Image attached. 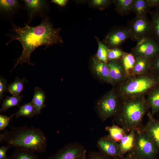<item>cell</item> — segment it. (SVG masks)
Instances as JSON below:
<instances>
[{
    "label": "cell",
    "instance_id": "6da1fadb",
    "mask_svg": "<svg viewBox=\"0 0 159 159\" xmlns=\"http://www.w3.org/2000/svg\"><path fill=\"white\" fill-rule=\"evenodd\" d=\"M42 19L39 24L34 26L27 25L25 22V26L21 27L12 22V28L9 30L11 33L5 34L10 38L6 43V45L17 40L21 43L23 48L22 53L16 59V63L11 72L19 64L21 66L24 63L34 65L30 61V56L35 49L40 46L45 45L46 49L54 44L63 43L59 34L61 28H54L48 16Z\"/></svg>",
    "mask_w": 159,
    "mask_h": 159
},
{
    "label": "cell",
    "instance_id": "7a4b0ae2",
    "mask_svg": "<svg viewBox=\"0 0 159 159\" xmlns=\"http://www.w3.org/2000/svg\"><path fill=\"white\" fill-rule=\"evenodd\" d=\"M11 129L0 134V143L33 153L45 152L47 146V138L38 128L27 126L11 127Z\"/></svg>",
    "mask_w": 159,
    "mask_h": 159
},
{
    "label": "cell",
    "instance_id": "3957f363",
    "mask_svg": "<svg viewBox=\"0 0 159 159\" xmlns=\"http://www.w3.org/2000/svg\"><path fill=\"white\" fill-rule=\"evenodd\" d=\"M150 109L145 96L119 98L118 109L112 117L113 120L128 134L143 125V117Z\"/></svg>",
    "mask_w": 159,
    "mask_h": 159
},
{
    "label": "cell",
    "instance_id": "277c9868",
    "mask_svg": "<svg viewBox=\"0 0 159 159\" xmlns=\"http://www.w3.org/2000/svg\"><path fill=\"white\" fill-rule=\"evenodd\" d=\"M159 85V73L151 69L142 74L131 75L113 87L119 98L145 96Z\"/></svg>",
    "mask_w": 159,
    "mask_h": 159
},
{
    "label": "cell",
    "instance_id": "5b68a950",
    "mask_svg": "<svg viewBox=\"0 0 159 159\" xmlns=\"http://www.w3.org/2000/svg\"><path fill=\"white\" fill-rule=\"evenodd\" d=\"M143 125L136 130L135 145L132 152L140 159H157L159 153L158 146Z\"/></svg>",
    "mask_w": 159,
    "mask_h": 159
},
{
    "label": "cell",
    "instance_id": "8992f818",
    "mask_svg": "<svg viewBox=\"0 0 159 159\" xmlns=\"http://www.w3.org/2000/svg\"><path fill=\"white\" fill-rule=\"evenodd\" d=\"M119 103V98L113 88L95 101V109L100 119L104 122L116 114Z\"/></svg>",
    "mask_w": 159,
    "mask_h": 159
},
{
    "label": "cell",
    "instance_id": "52a82bcc",
    "mask_svg": "<svg viewBox=\"0 0 159 159\" xmlns=\"http://www.w3.org/2000/svg\"><path fill=\"white\" fill-rule=\"evenodd\" d=\"M126 27L129 38L137 42L141 39L152 36L151 24L147 17L140 18L136 17L128 21Z\"/></svg>",
    "mask_w": 159,
    "mask_h": 159
},
{
    "label": "cell",
    "instance_id": "ba28073f",
    "mask_svg": "<svg viewBox=\"0 0 159 159\" xmlns=\"http://www.w3.org/2000/svg\"><path fill=\"white\" fill-rule=\"evenodd\" d=\"M23 9L27 14V21L26 24L29 25L36 16L42 18L46 16L50 11L49 4L46 0H23Z\"/></svg>",
    "mask_w": 159,
    "mask_h": 159
},
{
    "label": "cell",
    "instance_id": "9c48e42d",
    "mask_svg": "<svg viewBox=\"0 0 159 159\" xmlns=\"http://www.w3.org/2000/svg\"><path fill=\"white\" fill-rule=\"evenodd\" d=\"M135 57H143L152 60L159 52V44L152 36L144 38L137 42L131 52Z\"/></svg>",
    "mask_w": 159,
    "mask_h": 159
},
{
    "label": "cell",
    "instance_id": "30bf717a",
    "mask_svg": "<svg viewBox=\"0 0 159 159\" xmlns=\"http://www.w3.org/2000/svg\"><path fill=\"white\" fill-rule=\"evenodd\" d=\"M86 151L81 144L69 143L47 159H85Z\"/></svg>",
    "mask_w": 159,
    "mask_h": 159
},
{
    "label": "cell",
    "instance_id": "8fae6325",
    "mask_svg": "<svg viewBox=\"0 0 159 159\" xmlns=\"http://www.w3.org/2000/svg\"><path fill=\"white\" fill-rule=\"evenodd\" d=\"M88 66L91 74L95 79L102 82L115 86L110 76L107 63L100 61L94 55L90 57Z\"/></svg>",
    "mask_w": 159,
    "mask_h": 159
},
{
    "label": "cell",
    "instance_id": "7c38bea8",
    "mask_svg": "<svg viewBox=\"0 0 159 159\" xmlns=\"http://www.w3.org/2000/svg\"><path fill=\"white\" fill-rule=\"evenodd\" d=\"M128 38L129 34L126 27L114 26L106 34L102 42L109 49L120 47Z\"/></svg>",
    "mask_w": 159,
    "mask_h": 159
},
{
    "label": "cell",
    "instance_id": "4fadbf2b",
    "mask_svg": "<svg viewBox=\"0 0 159 159\" xmlns=\"http://www.w3.org/2000/svg\"><path fill=\"white\" fill-rule=\"evenodd\" d=\"M21 9H23L22 0H0V18L12 23L13 16Z\"/></svg>",
    "mask_w": 159,
    "mask_h": 159
},
{
    "label": "cell",
    "instance_id": "5bb4252c",
    "mask_svg": "<svg viewBox=\"0 0 159 159\" xmlns=\"http://www.w3.org/2000/svg\"><path fill=\"white\" fill-rule=\"evenodd\" d=\"M97 146L100 152L108 157L112 158L120 156L119 143L112 140L108 135L100 137Z\"/></svg>",
    "mask_w": 159,
    "mask_h": 159
},
{
    "label": "cell",
    "instance_id": "9a60e30c",
    "mask_svg": "<svg viewBox=\"0 0 159 159\" xmlns=\"http://www.w3.org/2000/svg\"><path fill=\"white\" fill-rule=\"evenodd\" d=\"M107 64L110 76L115 85L114 87L122 82L127 78L120 59L108 61Z\"/></svg>",
    "mask_w": 159,
    "mask_h": 159
},
{
    "label": "cell",
    "instance_id": "2e32d148",
    "mask_svg": "<svg viewBox=\"0 0 159 159\" xmlns=\"http://www.w3.org/2000/svg\"><path fill=\"white\" fill-rule=\"evenodd\" d=\"M136 130H133L125 135L119 143L120 156H124L134 149L136 143Z\"/></svg>",
    "mask_w": 159,
    "mask_h": 159
},
{
    "label": "cell",
    "instance_id": "e0dca14e",
    "mask_svg": "<svg viewBox=\"0 0 159 159\" xmlns=\"http://www.w3.org/2000/svg\"><path fill=\"white\" fill-rule=\"evenodd\" d=\"M147 116L148 121L143 128L154 140L159 150V120L155 118L149 111Z\"/></svg>",
    "mask_w": 159,
    "mask_h": 159
},
{
    "label": "cell",
    "instance_id": "ac0fdd59",
    "mask_svg": "<svg viewBox=\"0 0 159 159\" xmlns=\"http://www.w3.org/2000/svg\"><path fill=\"white\" fill-rule=\"evenodd\" d=\"M135 62L131 75L144 74L151 69V59L142 56L135 57Z\"/></svg>",
    "mask_w": 159,
    "mask_h": 159
},
{
    "label": "cell",
    "instance_id": "d6986e66",
    "mask_svg": "<svg viewBox=\"0 0 159 159\" xmlns=\"http://www.w3.org/2000/svg\"><path fill=\"white\" fill-rule=\"evenodd\" d=\"M34 92L31 102L35 109L36 115H37L41 114L42 109L46 107L45 102L46 96L44 91L39 87L35 88Z\"/></svg>",
    "mask_w": 159,
    "mask_h": 159
},
{
    "label": "cell",
    "instance_id": "ffe728a7",
    "mask_svg": "<svg viewBox=\"0 0 159 159\" xmlns=\"http://www.w3.org/2000/svg\"><path fill=\"white\" fill-rule=\"evenodd\" d=\"M147 95L146 100L151 110L150 113L154 116L159 112V85L153 89Z\"/></svg>",
    "mask_w": 159,
    "mask_h": 159
},
{
    "label": "cell",
    "instance_id": "44dd1931",
    "mask_svg": "<svg viewBox=\"0 0 159 159\" xmlns=\"http://www.w3.org/2000/svg\"><path fill=\"white\" fill-rule=\"evenodd\" d=\"M134 0H113L115 11L120 15H128L132 12Z\"/></svg>",
    "mask_w": 159,
    "mask_h": 159
},
{
    "label": "cell",
    "instance_id": "7402d4cb",
    "mask_svg": "<svg viewBox=\"0 0 159 159\" xmlns=\"http://www.w3.org/2000/svg\"><path fill=\"white\" fill-rule=\"evenodd\" d=\"M150 9L146 0H134L132 12L135 14L136 17H145L148 14L151 13Z\"/></svg>",
    "mask_w": 159,
    "mask_h": 159
},
{
    "label": "cell",
    "instance_id": "603a6c76",
    "mask_svg": "<svg viewBox=\"0 0 159 159\" xmlns=\"http://www.w3.org/2000/svg\"><path fill=\"white\" fill-rule=\"evenodd\" d=\"M113 122L112 125L106 126L105 130L108 132V135L112 140L119 143L127 133L123 128L115 125Z\"/></svg>",
    "mask_w": 159,
    "mask_h": 159
},
{
    "label": "cell",
    "instance_id": "cb8c5ba5",
    "mask_svg": "<svg viewBox=\"0 0 159 159\" xmlns=\"http://www.w3.org/2000/svg\"><path fill=\"white\" fill-rule=\"evenodd\" d=\"M120 60L127 77L131 75L135 62V56L131 52H125Z\"/></svg>",
    "mask_w": 159,
    "mask_h": 159
},
{
    "label": "cell",
    "instance_id": "d4e9b609",
    "mask_svg": "<svg viewBox=\"0 0 159 159\" xmlns=\"http://www.w3.org/2000/svg\"><path fill=\"white\" fill-rule=\"evenodd\" d=\"M27 82L26 77L20 79L16 77L12 83L8 85L7 91L14 96L19 95L24 89L25 83Z\"/></svg>",
    "mask_w": 159,
    "mask_h": 159
},
{
    "label": "cell",
    "instance_id": "484cf974",
    "mask_svg": "<svg viewBox=\"0 0 159 159\" xmlns=\"http://www.w3.org/2000/svg\"><path fill=\"white\" fill-rule=\"evenodd\" d=\"M150 14L152 36L159 44V8L155 9Z\"/></svg>",
    "mask_w": 159,
    "mask_h": 159
},
{
    "label": "cell",
    "instance_id": "4316f807",
    "mask_svg": "<svg viewBox=\"0 0 159 159\" xmlns=\"http://www.w3.org/2000/svg\"><path fill=\"white\" fill-rule=\"evenodd\" d=\"M24 97L23 95L7 96L3 100L2 107L0 109L1 112H6L9 108L14 106L20 107L19 103Z\"/></svg>",
    "mask_w": 159,
    "mask_h": 159
},
{
    "label": "cell",
    "instance_id": "83f0119b",
    "mask_svg": "<svg viewBox=\"0 0 159 159\" xmlns=\"http://www.w3.org/2000/svg\"><path fill=\"white\" fill-rule=\"evenodd\" d=\"M36 115V110L31 101L20 107L19 109L15 113L11 115L12 117L16 116L17 117L23 116L31 118Z\"/></svg>",
    "mask_w": 159,
    "mask_h": 159
},
{
    "label": "cell",
    "instance_id": "f1b7e54d",
    "mask_svg": "<svg viewBox=\"0 0 159 159\" xmlns=\"http://www.w3.org/2000/svg\"><path fill=\"white\" fill-rule=\"evenodd\" d=\"M95 38L98 44L97 50L95 55L98 60L102 62L107 63L108 54L109 49L99 38L96 37H95Z\"/></svg>",
    "mask_w": 159,
    "mask_h": 159
},
{
    "label": "cell",
    "instance_id": "f546056e",
    "mask_svg": "<svg viewBox=\"0 0 159 159\" xmlns=\"http://www.w3.org/2000/svg\"><path fill=\"white\" fill-rule=\"evenodd\" d=\"M9 158V159H40L34 153L17 148Z\"/></svg>",
    "mask_w": 159,
    "mask_h": 159
},
{
    "label": "cell",
    "instance_id": "4dcf8cb0",
    "mask_svg": "<svg viewBox=\"0 0 159 159\" xmlns=\"http://www.w3.org/2000/svg\"><path fill=\"white\" fill-rule=\"evenodd\" d=\"M89 8L103 10L109 8L112 3L111 0H88Z\"/></svg>",
    "mask_w": 159,
    "mask_h": 159
},
{
    "label": "cell",
    "instance_id": "1f68e13d",
    "mask_svg": "<svg viewBox=\"0 0 159 159\" xmlns=\"http://www.w3.org/2000/svg\"><path fill=\"white\" fill-rule=\"evenodd\" d=\"M125 52L120 47L109 49L107 56L108 61L120 59Z\"/></svg>",
    "mask_w": 159,
    "mask_h": 159
},
{
    "label": "cell",
    "instance_id": "d6a6232c",
    "mask_svg": "<svg viewBox=\"0 0 159 159\" xmlns=\"http://www.w3.org/2000/svg\"><path fill=\"white\" fill-rule=\"evenodd\" d=\"M87 159H112L100 152L92 151L89 153Z\"/></svg>",
    "mask_w": 159,
    "mask_h": 159
},
{
    "label": "cell",
    "instance_id": "836d02e7",
    "mask_svg": "<svg viewBox=\"0 0 159 159\" xmlns=\"http://www.w3.org/2000/svg\"><path fill=\"white\" fill-rule=\"evenodd\" d=\"M12 116L9 117L4 115H0V130H4L9 125L10 120Z\"/></svg>",
    "mask_w": 159,
    "mask_h": 159
},
{
    "label": "cell",
    "instance_id": "e575fe53",
    "mask_svg": "<svg viewBox=\"0 0 159 159\" xmlns=\"http://www.w3.org/2000/svg\"><path fill=\"white\" fill-rule=\"evenodd\" d=\"M7 85L6 79L2 77L0 78V98L2 99L4 95V93L7 90Z\"/></svg>",
    "mask_w": 159,
    "mask_h": 159
},
{
    "label": "cell",
    "instance_id": "d590c367",
    "mask_svg": "<svg viewBox=\"0 0 159 159\" xmlns=\"http://www.w3.org/2000/svg\"><path fill=\"white\" fill-rule=\"evenodd\" d=\"M151 69L159 73V52L152 60Z\"/></svg>",
    "mask_w": 159,
    "mask_h": 159
},
{
    "label": "cell",
    "instance_id": "8d00e7d4",
    "mask_svg": "<svg viewBox=\"0 0 159 159\" xmlns=\"http://www.w3.org/2000/svg\"><path fill=\"white\" fill-rule=\"evenodd\" d=\"M112 158V159H140L132 152L128 153L125 156H118Z\"/></svg>",
    "mask_w": 159,
    "mask_h": 159
},
{
    "label": "cell",
    "instance_id": "74e56055",
    "mask_svg": "<svg viewBox=\"0 0 159 159\" xmlns=\"http://www.w3.org/2000/svg\"><path fill=\"white\" fill-rule=\"evenodd\" d=\"M11 148L8 146H2L0 147V159H9L6 155V152L9 148Z\"/></svg>",
    "mask_w": 159,
    "mask_h": 159
},
{
    "label": "cell",
    "instance_id": "f35d334b",
    "mask_svg": "<svg viewBox=\"0 0 159 159\" xmlns=\"http://www.w3.org/2000/svg\"><path fill=\"white\" fill-rule=\"evenodd\" d=\"M146 1L149 7L159 8V0H146Z\"/></svg>",
    "mask_w": 159,
    "mask_h": 159
},
{
    "label": "cell",
    "instance_id": "ab89813d",
    "mask_svg": "<svg viewBox=\"0 0 159 159\" xmlns=\"http://www.w3.org/2000/svg\"><path fill=\"white\" fill-rule=\"evenodd\" d=\"M68 1V0H52L50 2L54 3L60 6L63 7L66 5Z\"/></svg>",
    "mask_w": 159,
    "mask_h": 159
},
{
    "label": "cell",
    "instance_id": "60d3db41",
    "mask_svg": "<svg viewBox=\"0 0 159 159\" xmlns=\"http://www.w3.org/2000/svg\"><path fill=\"white\" fill-rule=\"evenodd\" d=\"M158 120H159V112L158 113Z\"/></svg>",
    "mask_w": 159,
    "mask_h": 159
},
{
    "label": "cell",
    "instance_id": "b9f144b4",
    "mask_svg": "<svg viewBox=\"0 0 159 159\" xmlns=\"http://www.w3.org/2000/svg\"><path fill=\"white\" fill-rule=\"evenodd\" d=\"M85 159H87V158H86V157L85 158Z\"/></svg>",
    "mask_w": 159,
    "mask_h": 159
}]
</instances>
